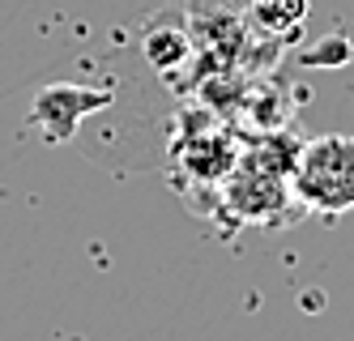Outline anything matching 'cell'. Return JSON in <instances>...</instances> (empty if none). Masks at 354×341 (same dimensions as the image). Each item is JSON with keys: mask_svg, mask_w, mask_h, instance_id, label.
Here are the masks:
<instances>
[{"mask_svg": "<svg viewBox=\"0 0 354 341\" xmlns=\"http://www.w3.org/2000/svg\"><path fill=\"white\" fill-rule=\"evenodd\" d=\"M141 51H145V60L158 73L180 68L192 56V30H188L184 13H154L149 17L145 35H141Z\"/></svg>", "mask_w": 354, "mask_h": 341, "instance_id": "277c9868", "label": "cell"}, {"mask_svg": "<svg viewBox=\"0 0 354 341\" xmlns=\"http://www.w3.org/2000/svg\"><path fill=\"white\" fill-rule=\"evenodd\" d=\"M115 102L111 90H94V86H77V82H52L43 86L30 102V124L39 128V137L47 145H68L77 124L86 116H98Z\"/></svg>", "mask_w": 354, "mask_h": 341, "instance_id": "7a4b0ae2", "label": "cell"}, {"mask_svg": "<svg viewBox=\"0 0 354 341\" xmlns=\"http://www.w3.org/2000/svg\"><path fill=\"white\" fill-rule=\"evenodd\" d=\"M282 201H286V183L277 167L252 163V171L239 163L231 175V209L239 218L252 222H277L282 218Z\"/></svg>", "mask_w": 354, "mask_h": 341, "instance_id": "3957f363", "label": "cell"}, {"mask_svg": "<svg viewBox=\"0 0 354 341\" xmlns=\"http://www.w3.org/2000/svg\"><path fill=\"white\" fill-rule=\"evenodd\" d=\"M248 13L269 35H295L308 17V0H248Z\"/></svg>", "mask_w": 354, "mask_h": 341, "instance_id": "5b68a950", "label": "cell"}, {"mask_svg": "<svg viewBox=\"0 0 354 341\" xmlns=\"http://www.w3.org/2000/svg\"><path fill=\"white\" fill-rule=\"evenodd\" d=\"M290 188L312 214H350L354 209V137L328 133L299 149Z\"/></svg>", "mask_w": 354, "mask_h": 341, "instance_id": "6da1fadb", "label": "cell"}, {"mask_svg": "<svg viewBox=\"0 0 354 341\" xmlns=\"http://www.w3.org/2000/svg\"><path fill=\"white\" fill-rule=\"evenodd\" d=\"M354 56V43L346 35H328V43H320L316 51L303 56V64H320V68H342L346 60Z\"/></svg>", "mask_w": 354, "mask_h": 341, "instance_id": "8992f818", "label": "cell"}]
</instances>
